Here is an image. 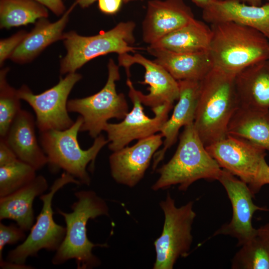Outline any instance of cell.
<instances>
[{"label":"cell","mask_w":269,"mask_h":269,"mask_svg":"<svg viewBox=\"0 0 269 269\" xmlns=\"http://www.w3.org/2000/svg\"><path fill=\"white\" fill-rule=\"evenodd\" d=\"M236 75L213 67L201 81L194 127L205 146L225 137L240 107Z\"/></svg>","instance_id":"cell-1"},{"label":"cell","mask_w":269,"mask_h":269,"mask_svg":"<svg viewBox=\"0 0 269 269\" xmlns=\"http://www.w3.org/2000/svg\"><path fill=\"white\" fill-rule=\"evenodd\" d=\"M77 200L71 206L72 211L57 209L64 219L66 234L52 259L54 265H60L74 259L78 269H91L99 266L101 261L92 252L95 247H108L107 243L94 244L87 237V225L90 219L101 216H109L106 201L94 191L75 192Z\"/></svg>","instance_id":"cell-2"},{"label":"cell","mask_w":269,"mask_h":269,"mask_svg":"<svg viewBox=\"0 0 269 269\" xmlns=\"http://www.w3.org/2000/svg\"><path fill=\"white\" fill-rule=\"evenodd\" d=\"M209 48L213 67L236 75L251 65L269 59V39L260 31L234 22L211 24Z\"/></svg>","instance_id":"cell-3"},{"label":"cell","mask_w":269,"mask_h":269,"mask_svg":"<svg viewBox=\"0 0 269 269\" xmlns=\"http://www.w3.org/2000/svg\"><path fill=\"white\" fill-rule=\"evenodd\" d=\"M222 170L207 151L193 123L184 127L172 157L157 170L159 177L151 189L157 191L178 184L179 190L185 191L199 179L218 180Z\"/></svg>","instance_id":"cell-4"},{"label":"cell","mask_w":269,"mask_h":269,"mask_svg":"<svg viewBox=\"0 0 269 269\" xmlns=\"http://www.w3.org/2000/svg\"><path fill=\"white\" fill-rule=\"evenodd\" d=\"M83 123L81 116L74 124L63 130H50L40 132L39 143L45 153L48 164L53 172L61 169L77 179L81 184L89 185L91 178L86 170L94 161L101 149L108 143L102 134L94 138L88 149H83L78 139Z\"/></svg>","instance_id":"cell-5"},{"label":"cell","mask_w":269,"mask_h":269,"mask_svg":"<svg viewBox=\"0 0 269 269\" xmlns=\"http://www.w3.org/2000/svg\"><path fill=\"white\" fill-rule=\"evenodd\" d=\"M134 21L120 22L112 29L91 36H83L75 31L64 33L62 40L67 50L62 59L61 74L76 72L89 61L110 53L119 55L134 52Z\"/></svg>","instance_id":"cell-6"},{"label":"cell","mask_w":269,"mask_h":269,"mask_svg":"<svg viewBox=\"0 0 269 269\" xmlns=\"http://www.w3.org/2000/svg\"><path fill=\"white\" fill-rule=\"evenodd\" d=\"M108 69L107 82L99 92L85 98L71 99L67 103L68 112L78 113L83 119L80 132H87L93 138L104 131L109 120L123 119L129 111L125 95L116 91V82L120 79L119 66L110 59Z\"/></svg>","instance_id":"cell-7"},{"label":"cell","mask_w":269,"mask_h":269,"mask_svg":"<svg viewBox=\"0 0 269 269\" xmlns=\"http://www.w3.org/2000/svg\"><path fill=\"white\" fill-rule=\"evenodd\" d=\"M159 205L164 215L163 230L154 242L156 260L154 269H172L180 257L189 254L193 241L192 226L196 216L193 202L177 207L168 193Z\"/></svg>","instance_id":"cell-8"},{"label":"cell","mask_w":269,"mask_h":269,"mask_svg":"<svg viewBox=\"0 0 269 269\" xmlns=\"http://www.w3.org/2000/svg\"><path fill=\"white\" fill-rule=\"evenodd\" d=\"M69 183L81 184L73 176L64 172L54 181L48 193L40 195L42 207L35 223L25 240L9 251L6 261L25 265L28 257L37 256L42 249L50 252L57 250L64 239L66 228L54 221L52 202L55 193Z\"/></svg>","instance_id":"cell-9"},{"label":"cell","mask_w":269,"mask_h":269,"mask_svg":"<svg viewBox=\"0 0 269 269\" xmlns=\"http://www.w3.org/2000/svg\"><path fill=\"white\" fill-rule=\"evenodd\" d=\"M82 77L76 72L68 73L61 78L56 85L39 94L33 93L26 85L17 90L20 100L27 103L33 110L39 133L50 130H63L74 124L68 114V97Z\"/></svg>","instance_id":"cell-10"},{"label":"cell","mask_w":269,"mask_h":269,"mask_svg":"<svg viewBox=\"0 0 269 269\" xmlns=\"http://www.w3.org/2000/svg\"><path fill=\"white\" fill-rule=\"evenodd\" d=\"M127 85L129 89V97L133 104L132 110L127 114L122 122L108 123L104 129L108 135L109 148L112 151L127 146L133 140L143 138L160 132L173 108L172 104L165 103L152 108L154 117L149 118L144 114L136 90L129 78Z\"/></svg>","instance_id":"cell-11"},{"label":"cell","mask_w":269,"mask_h":269,"mask_svg":"<svg viewBox=\"0 0 269 269\" xmlns=\"http://www.w3.org/2000/svg\"><path fill=\"white\" fill-rule=\"evenodd\" d=\"M218 181L223 186L232 207L230 222L222 225L213 235H228L236 238L241 246L257 235L258 230L252 225V218L257 211H269L266 207L256 205L255 196L247 184L227 170L222 169Z\"/></svg>","instance_id":"cell-12"},{"label":"cell","mask_w":269,"mask_h":269,"mask_svg":"<svg viewBox=\"0 0 269 269\" xmlns=\"http://www.w3.org/2000/svg\"><path fill=\"white\" fill-rule=\"evenodd\" d=\"M205 147L222 168L238 177L249 187L266 156L265 149L230 134Z\"/></svg>","instance_id":"cell-13"},{"label":"cell","mask_w":269,"mask_h":269,"mask_svg":"<svg viewBox=\"0 0 269 269\" xmlns=\"http://www.w3.org/2000/svg\"><path fill=\"white\" fill-rule=\"evenodd\" d=\"M160 134L138 139L131 146L113 151L109 157L111 174L118 183L135 186L143 178L150 160L163 144Z\"/></svg>","instance_id":"cell-14"},{"label":"cell","mask_w":269,"mask_h":269,"mask_svg":"<svg viewBox=\"0 0 269 269\" xmlns=\"http://www.w3.org/2000/svg\"><path fill=\"white\" fill-rule=\"evenodd\" d=\"M119 66L124 67L129 77L130 67L134 64L141 65L145 70L142 84H148L149 93L144 95L136 90L142 104L151 109L165 103L173 104L178 100L179 88L178 81L163 67L140 54L130 55L128 53L118 56Z\"/></svg>","instance_id":"cell-15"},{"label":"cell","mask_w":269,"mask_h":269,"mask_svg":"<svg viewBox=\"0 0 269 269\" xmlns=\"http://www.w3.org/2000/svg\"><path fill=\"white\" fill-rule=\"evenodd\" d=\"M194 18L183 0H151L142 23L143 41L151 45Z\"/></svg>","instance_id":"cell-16"},{"label":"cell","mask_w":269,"mask_h":269,"mask_svg":"<svg viewBox=\"0 0 269 269\" xmlns=\"http://www.w3.org/2000/svg\"><path fill=\"white\" fill-rule=\"evenodd\" d=\"M202 17L211 24L234 22L256 29L269 39V2L247 5L239 0H215L203 8Z\"/></svg>","instance_id":"cell-17"},{"label":"cell","mask_w":269,"mask_h":269,"mask_svg":"<svg viewBox=\"0 0 269 269\" xmlns=\"http://www.w3.org/2000/svg\"><path fill=\"white\" fill-rule=\"evenodd\" d=\"M178 82L179 88L178 102L171 117L160 129V134L164 138L163 146L161 150L155 153L152 166L153 169L162 160L167 149L176 141L180 128L194 122L201 81L180 80Z\"/></svg>","instance_id":"cell-18"},{"label":"cell","mask_w":269,"mask_h":269,"mask_svg":"<svg viewBox=\"0 0 269 269\" xmlns=\"http://www.w3.org/2000/svg\"><path fill=\"white\" fill-rule=\"evenodd\" d=\"M35 126L32 114L21 109L4 138L18 159L38 170L48 164V159L37 139Z\"/></svg>","instance_id":"cell-19"},{"label":"cell","mask_w":269,"mask_h":269,"mask_svg":"<svg viewBox=\"0 0 269 269\" xmlns=\"http://www.w3.org/2000/svg\"><path fill=\"white\" fill-rule=\"evenodd\" d=\"M146 50L177 81H201L213 68L208 50L178 53L150 46Z\"/></svg>","instance_id":"cell-20"},{"label":"cell","mask_w":269,"mask_h":269,"mask_svg":"<svg viewBox=\"0 0 269 269\" xmlns=\"http://www.w3.org/2000/svg\"><path fill=\"white\" fill-rule=\"evenodd\" d=\"M240 107L269 110V59L242 70L235 76Z\"/></svg>","instance_id":"cell-21"},{"label":"cell","mask_w":269,"mask_h":269,"mask_svg":"<svg viewBox=\"0 0 269 269\" xmlns=\"http://www.w3.org/2000/svg\"><path fill=\"white\" fill-rule=\"evenodd\" d=\"M77 3L75 2L57 21L51 22L46 18L36 22L33 29L27 33L10 58L14 62L24 64L33 60L46 47L62 39L63 30L71 12Z\"/></svg>","instance_id":"cell-22"},{"label":"cell","mask_w":269,"mask_h":269,"mask_svg":"<svg viewBox=\"0 0 269 269\" xmlns=\"http://www.w3.org/2000/svg\"><path fill=\"white\" fill-rule=\"evenodd\" d=\"M48 187L46 179L39 175L24 187L0 198V220H12L24 231L30 230L34 224V200Z\"/></svg>","instance_id":"cell-23"},{"label":"cell","mask_w":269,"mask_h":269,"mask_svg":"<svg viewBox=\"0 0 269 269\" xmlns=\"http://www.w3.org/2000/svg\"><path fill=\"white\" fill-rule=\"evenodd\" d=\"M227 134L244 139L269 151V110L239 107L229 122Z\"/></svg>","instance_id":"cell-24"},{"label":"cell","mask_w":269,"mask_h":269,"mask_svg":"<svg viewBox=\"0 0 269 269\" xmlns=\"http://www.w3.org/2000/svg\"><path fill=\"white\" fill-rule=\"evenodd\" d=\"M212 30L195 18L185 25L149 46L178 53H195L209 50Z\"/></svg>","instance_id":"cell-25"},{"label":"cell","mask_w":269,"mask_h":269,"mask_svg":"<svg viewBox=\"0 0 269 269\" xmlns=\"http://www.w3.org/2000/svg\"><path fill=\"white\" fill-rule=\"evenodd\" d=\"M48 13L44 5L34 0H0L1 28L34 23L37 19L47 18Z\"/></svg>","instance_id":"cell-26"},{"label":"cell","mask_w":269,"mask_h":269,"mask_svg":"<svg viewBox=\"0 0 269 269\" xmlns=\"http://www.w3.org/2000/svg\"><path fill=\"white\" fill-rule=\"evenodd\" d=\"M231 261L233 269H269V241L258 234L241 246Z\"/></svg>","instance_id":"cell-27"},{"label":"cell","mask_w":269,"mask_h":269,"mask_svg":"<svg viewBox=\"0 0 269 269\" xmlns=\"http://www.w3.org/2000/svg\"><path fill=\"white\" fill-rule=\"evenodd\" d=\"M36 171L33 167L19 159L0 166V198L11 194L29 184L36 177Z\"/></svg>","instance_id":"cell-28"},{"label":"cell","mask_w":269,"mask_h":269,"mask_svg":"<svg viewBox=\"0 0 269 269\" xmlns=\"http://www.w3.org/2000/svg\"><path fill=\"white\" fill-rule=\"evenodd\" d=\"M8 68L0 71V137H5L14 119L21 110L17 90L6 80Z\"/></svg>","instance_id":"cell-29"},{"label":"cell","mask_w":269,"mask_h":269,"mask_svg":"<svg viewBox=\"0 0 269 269\" xmlns=\"http://www.w3.org/2000/svg\"><path fill=\"white\" fill-rule=\"evenodd\" d=\"M24 231L17 224L5 225L0 223V261L3 260L2 252L6 245H13L24 241L26 238Z\"/></svg>","instance_id":"cell-30"},{"label":"cell","mask_w":269,"mask_h":269,"mask_svg":"<svg viewBox=\"0 0 269 269\" xmlns=\"http://www.w3.org/2000/svg\"><path fill=\"white\" fill-rule=\"evenodd\" d=\"M27 33L21 30L10 37L0 41V65L1 66L4 61L10 57L13 51L21 42Z\"/></svg>","instance_id":"cell-31"},{"label":"cell","mask_w":269,"mask_h":269,"mask_svg":"<svg viewBox=\"0 0 269 269\" xmlns=\"http://www.w3.org/2000/svg\"><path fill=\"white\" fill-rule=\"evenodd\" d=\"M268 184H269V165L264 159L260 164L254 181L249 187L255 196L264 185Z\"/></svg>","instance_id":"cell-32"},{"label":"cell","mask_w":269,"mask_h":269,"mask_svg":"<svg viewBox=\"0 0 269 269\" xmlns=\"http://www.w3.org/2000/svg\"><path fill=\"white\" fill-rule=\"evenodd\" d=\"M17 159L5 138L0 137V166L9 164Z\"/></svg>","instance_id":"cell-33"},{"label":"cell","mask_w":269,"mask_h":269,"mask_svg":"<svg viewBox=\"0 0 269 269\" xmlns=\"http://www.w3.org/2000/svg\"><path fill=\"white\" fill-rule=\"evenodd\" d=\"M99 7L101 11L112 14L120 9L123 0H98Z\"/></svg>","instance_id":"cell-34"},{"label":"cell","mask_w":269,"mask_h":269,"mask_svg":"<svg viewBox=\"0 0 269 269\" xmlns=\"http://www.w3.org/2000/svg\"><path fill=\"white\" fill-rule=\"evenodd\" d=\"M47 7L57 15L63 14L65 8L62 0H34Z\"/></svg>","instance_id":"cell-35"},{"label":"cell","mask_w":269,"mask_h":269,"mask_svg":"<svg viewBox=\"0 0 269 269\" xmlns=\"http://www.w3.org/2000/svg\"><path fill=\"white\" fill-rule=\"evenodd\" d=\"M0 267L3 269H33L31 266L26 265H20L16 263H13L3 260L0 261Z\"/></svg>","instance_id":"cell-36"},{"label":"cell","mask_w":269,"mask_h":269,"mask_svg":"<svg viewBox=\"0 0 269 269\" xmlns=\"http://www.w3.org/2000/svg\"><path fill=\"white\" fill-rule=\"evenodd\" d=\"M258 230V234L269 241V223L261 226Z\"/></svg>","instance_id":"cell-37"},{"label":"cell","mask_w":269,"mask_h":269,"mask_svg":"<svg viewBox=\"0 0 269 269\" xmlns=\"http://www.w3.org/2000/svg\"><path fill=\"white\" fill-rule=\"evenodd\" d=\"M196 5L204 8L215 0H191Z\"/></svg>","instance_id":"cell-38"},{"label":"cell","mask_w":269,"mask_h":269,"mask_svg":"<svg viewBox=\"0 0 269 269\" xmlns=\"http://www.w3.org/2000/svg\"><path fill=\"white\" fill-rule=\"evenodd\" d=\"M97 0H76V2L82 7H86Z\"/></svg>","instance_id":"cell-39"},{"label":"cell","mask_w":269,"mask_h":269,"mask_svg":"<svg viewBox=\"0 0 269 269\" xmlns=\"http://www.w3.org/2000/svg\"><path fill=\"white\" fill-rule=\"evenodd\" d=\"M247 2L249 5L254 6H260L262 5V0H242Z\"/></svg>","instance_id":"cell-40"},{"label":"cell","mask_w":269,"mask_h":269,"mask_svg":"<svg viewBox=\"0 0 269 269\" xmlns=\"http://www.w3.org/2000/svg\"><path fill=\"white\" fill-rule=\"evenodd\" d=\"M133 0H123V1H124L125 2H128L129 1H133Z\"/></svg>","instance_id":"cell-41"},{"label":"cell","mask_w":269,"mask_h":269,"mask_svg":"<svg viewBox=\"0 0 269 269\" xmlns=\"http://www.w3.org/2000/svg\"><path fill=\"white\" fill-rule=\"evenodd\" d=\"M269 1V0H268Z\"/></svg>","instance_id":"cell-42"}]
</instances>
